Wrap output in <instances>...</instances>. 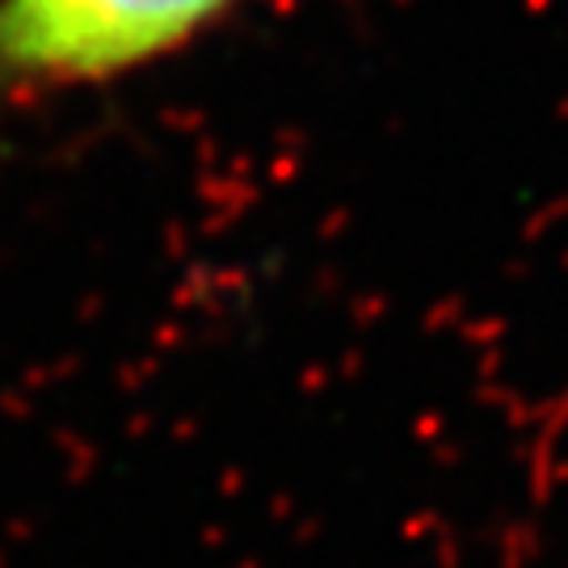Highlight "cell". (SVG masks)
<instances>
[{"instance_id":"6da1fadb","label":"cell","mask_w":568,"mask_h":568,"mask_svg":"<svg viewBox=\"0 0 568 568\" xmlns=\"http://www.w3.org/2000/svg\"><path fill=\"white\" fill-rule=\"evenodd\" d=\"M232 0H0V68L34 81H102L156 60Z\"/></svg>"}]
</instances>
